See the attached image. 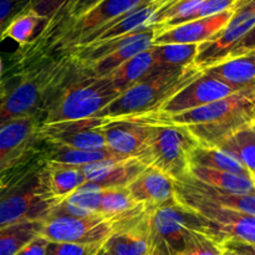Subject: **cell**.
<instances>
[{
  "mask_svg": "<svg viewBox=\"0 0 255 255\" xmlns=\"http://www.w3.org/2000/svg\"><path fill=\"white\" fill-rule=\"evenodd\" d=\"M60 202L52 193L46 162L36 144L26 158L2 173L0 227L22 222H45Z\"/></svg>",
  "mask_w": 255,
  "mask_h": 255,
  "instance_id": "1",
  "label": "cell"
},
{
  "mask_svg": "<svg viewBox=\"0 0 255 255\" xmlns=\"http://www.w3.org/2000/svg\"><path fill=\"white\" fill-rule=\"evenodd\" d=\"M162 116L171 124L187 127L199 144L216 147L234 132L255 122V87L198 109Z\"/></svg>",
  "mask_w": 255,
  "mask_h": 255,
  "instance_id": "2",
  "label": "cell"
},
{
  "mask_svg": "<svg viewBox=\"0 0 255 255\" xmlns=\"http://www.w3.org/2000/svg\"><path fill=\"white\" fill-rule=\"evenodd\" d=\"M67 74L69 65L56 62L5 79L7 89L0 101V126L22 117L40 120L65 87Z\"/></svg>",
  "mask_w": 255,
  "mask_h": 255,
  "instance_id": "3",
  "label": "cell"
},
{
  "mask_svg": "<svg viewBox=\"0 0 255 255\" xmlns=\"http://www.w3.org/2000/svg\"><path fill=\"white\" fill-rule=\"evenodd\" d=\"M201 74V70L193 65L179 69H157L148 77L122 92L96 117L112 120L158 112L172 96Z\"/></svg>",
  "mask_w": 255,
  "mask_h": 255,
  "instance_id": "4",
  "label": "cell"
},
{
  "mask_svg": "<svg viewBox=\"0 0 255 255\" xmlns=\"http://www.w3.org/2000/svg\"><path fill=\"white\" fill-rule=\"evenodd\" d=\"M151 133L144 163L168 174L174 181L189 174L191 154L199 144L187 127L167 121L158 112L148 114Z\"/></svg>",
  "mask_w": 255,
  "mask_h": 255,
  "instance_id": "5",
  "label": "cell"
},
{
  "mask_svg": "<svg viewBox=\"0 0 255 255\" xmlns=\"http://www.w3.org/2000/svg\"><path fill=\"white\" fill-rule=\"evenodd\" d=\"M120 95L107 77L81 76V80L70 82L62 89L40 125L96 117Z\"/></svg>",
  "mask_w": 255,
  "mask_h": 255,
  "instance_id": "6",
  "label": "cell"
},
{
  "mask_svg": "<svg viewBox=\"0 0 255 255\" xmlns=\"http://www.w3.org/2000/svg\"><path fill=\"white\" fill-rule=\"evenodd\" d=\"M147 226L151 246L164 255H179L197 233H206L198 214L177 199L148 211Z\"/></svg>",
  "mask_w": 255,
  "mask_h": 255,
  "instance_id": "7",
  "label": "cell"
},
{
  "mask_svg": "<svg viewBox=\"0 0 255 255\" xmlns=\"http://www.w3.org/2000/svg\"><path fill=\"white\" fill-rule=\"evenodd\" d=\"M176 199L198 214L206 233L221 246L228 241L255 244V216L222 208L177 191Z\"/></svg>",
  "mask_w": 255,
  "mask_h": 255,
  "instance_id": "8",
  "label": "cell"
},
{
  "mask_svg": "<svg viewBox=\"0 0 255 255\" xmlns=\"http://www.w3.org/2000/svg\"><path fill=\"white\" fill-rule=\"evenodd\" d=\"M116 232L112 221L101 214L87 217L51 216L44 222L40 236L52 243L105 244Z\"/></svg>",
  "mask_w": 255,
  "mask_h": 255,
  "instance_id": "9",
  "label": "cell"
},
{
  "mask_svg": "<svg viewBox=\"0 0 255 255\" xmlns=\"http://www.w3.org/2000/svg\"><path fill=\"white\" fill-rule=\"evenodd\" d=\"M105 122L106 119L91 117L41 124L37 128V139L75 149H101L107 147L102 133Z\"/></svg>",
  "mask_w": 255,
  "mask_h": 255,
  "instance_id": "10",
  "label": "cell"
},
{
  "mask_svg": "<svg viewBox=\"0 0 255 255\" xmlns=\"http://www.w3.org/2000/svg\"><path fill=\"white\" fill-rule=\"evenodd\" d=\"M102 133L107 148L115 153L137 157L143 161L151 133L148 114L121 119H106L102 126Z\"/></svg>",
  "mask_w": 255,
  "mask_h": 255,
  "instance_id": "11",
  "label": "cell"
},
{
  "mask_svg": "<svg viewBox=\"0 0 255 255\" xmlns=\"http://www.w3.org/2000/svg\"><path fill=\"white\" fill-rule=\"evenodd\" d=\"M146 1L148 0H104L89 12L65 26L52 39L72 49L92 32L124 16Z\"/></svg>",
  "mask_w": 255,
  "mask_h": 255,
  "instance_id": "12",
  "label": "cell"
},
{
  "mask_svg": "<svg viewBox=\"0 0 255 255\" xmlns=\"http://www.w3.org/2000/svg\"><path fill=\"white\" fill-rule=\"evenodd\" d=\"M255 25V10H234L228 24L213 37L198 45L193 66L203 71L228 57L242 37Z\"/></svg>",
  "mask_w": 255,
  "mask_h": 255,
  "instance_id": "13",
  "label": "cell"
},
{
  "mask_svg": "<svg viewBox=\"0 0 255 255\" xmlns=\"http://www.w3.org/2000/svg\"><path fill=\"white\" fill-rule=\"evenodd\" d=\"M37 117L11 120L0 126V173L26 158L37 142Z\"/></svg>",
  "mask_w": 255,
  "mask_h": 255,
  "instance_id": "14",
  "label": "cell"
},
{
  "mask_svg": "<svg viewBox=\"0 0 255 255\" xmlns=\"http://www.w3.org/2000/svg\"><path fill=\"white\" fill-rule=\"evenodd\" d=\"M238 92L229 85L219 81L216 77H212L202 72L197 79L189 82L186 87L172 96L163 106L159 109L158 114L176 115L189 110L208 105L211 102L228 97Z\"/></svg>",
  "mask_w": 255,
  "mask_h": 255,
  "instance_id": "15",
  "label": "cell"
},
{
  "mask_svg": "<svg viewBox=\"0 0 255 255\" xmlns=\"http://www.w3.org/2000/svg\"><path fill=\"white\" fill-rule=\"evenodd\" d=\"M174 1L176 0H148V1L137 6L136 9L127 12L124 16L119 17L115 21L110 22V24L102 26L101 29L92 32L91 35L82 39L74 47L86 46V45L107 41V40L116 39V37L124 36V35L131 34V32L137 31V30L151 26L154 16L158 12H161L164 7H167Z\"/></svg>",
  "mask_w": 255,
  "mask_h": 255,
  "instance_id": "16",
  "label": "cell"
},
{
  "mask_svg": "<svg viewBox=\"0 0 255 255\" xmlns=\"http://www.w3.org/2000/svg\"><path fill=\"white\" fill-rule=\"evenodd\" d=\"M147 167L141 158L128 157L86 164L81 169L86 182L101 188H127Z\"/></svg>",
  "mask_w": 255,
  "mask_h": 255,
  "instance_id": "17",
  "label": "cell"
},
{
  "mask_svg": "<svg viewBox=\"0 0 255 255\" xmlns=\"http://www.w3.org/2000/svg\"><path fill=\"white\" fill-rule=\"evenodd\" d=\"M137 204L148 211L176 199V181L153 166H148L128 187Z\"/></svg>",
  "mask_w": 255,
  "mask_h": 255,
  "instance_id": "18",
  "label": "cell"
},
{
  "mask_svg": "<svg viewBox=\"0 0 255 255\" xmlns=\"http://www.w3.org/2000/svg\"><path fill=\"white\" fill-rule=\"evenodd\" d=\"M233 15L234 9H231L214 16L192 20L162 31H157L152 45L202 44L221 31Z\"/></svg>",
  "mask_w": 255,
  "mask_h": 255,
  "instance_id": "19",
  "label": "cell"
},
{
  "mask_svg": "<svg viewBox=\"0 0 255 255\" xmlns=\"http://www.w3.org/2000/svg\"><path fill=\"white\" fill-rule=\"evenodd\" d=\"M176 191L188 194L194 198L209 202L222 208L232 209L241 213L255 216V192L254 193H232L221 191L207 184L201 183L191 176L176 181Z\"/></svg>",
  "mask_w": 255,
  "mask_h": 255,
  "instance_id": "20",
  "label": "cell"
},
{
  "mask_svg": "<svg viewBox=\"0 0 255 255\" xmlns=\"http://www.w3.org/2000/svg\"><path fill=\"white\" fill-rule=\"evenodd\" d=\"M157 34V27L154 25L147 26L144 29L134 31L132 39L127 42L121 49L112 51L105 56L100 57L99 60L92 64L86 65L84 67H79L81 71V76L90 77H105L116 70L120 65L126 62L127 60L132 59L137 54L146 51L153 44L154 36Z\"/></svg>",
  "mask_w": 255,
  "mask_h": 255,
  "instance_id": "21",
  "label": "cell"
},
{
  "mask_svg": "<svg viewBox=\"0 0 255 255\" xmlns=\"http://www.w3.org/2000/svg\"><path fill=\"white\" fill-rule=\"evenodd\" d=\"M202 72L216 77L237 91L252 89L255 87V51L224 59Z\"/></svg>",
  "mask_w": 255,
  "mask_h": 255,
  "instance_id": "22",
  "label": "cell"
},
{
  "mask_svg": "<svg viewBox=\"0 0 255 255\" xmlns=\"http://www.w3.org/2000/svg\"><path fill=\"white\" fill-rule=\"evenodd\" d=\"M37 148L44 161L76 167H82L86 164L96 163V162L110 161V159L128 158L122 154L115 153L107 147L101 149H75L39 141Z\"/></svg>",
  "mask_w": 255,
  "mask_h": 255,
  "instance_id": "23",
  "label": "cell"
},
{
  "mask_svg": "<svg viewBox=\"0 0 255 255\" xmlns=\"http://www.w3.org/2000/svg\"><path fill=\"white\" fill-rule=\"evenodd\" d=\"M104 247L111 255L148 254L151 249V239L147 226V216L129 228L115 232Z\"/></svg>",
  "mask_w": 255,
  "mask_h": 255,
  "instance_id": "24",
  "label": "cell"
},
{
  "mask_svg": "<svg viewBox=\"0 0 255 255\" xmlns=\"http://www.w3.org/2000/svg\"><path fill=\"white\" fill-rule=\"evenodd\" d=\"M104 188L97 184L86 182L79 189L60 202L55 207L51 216L87 217L99 214ZM50 216V217H51Z\"/></svg>",
  "mask_w": 255,
  "mask_h": 255,
  "instance_id": "25",
  "label": "cell"
},
{
  "mask_svg": "<svg viewBox=\"0 0 255 255\" xmlns=\"http://www.w3.org/2000/svg\"><path fill=\"white\" fill-rule=\"evenodd\" d=\"M156 70L157 67H154L153 55L149 47L146 51L139 52L132 59L127 60L105 77H107L112 82V85L119 90L120 94H122L127 89L136 85L137 82L142 81L153 74Z\"/></svg>",
  "mask_w": 255,
  "mask_h": 255,
  "instance_id": "26",
  "label": "cell"
},
{
  "mask_svg": "<svg viewBox=\"0 0 255 255\" xmlns=\"http://www.w3.org/2000/svg\"><path fill=\"white\" fill-rule=\"evenodd\" d=\"M188 176L197 179L201 183L221 189V191L232 192V193H254L255 192L254 179L238 176V174L231 173V172L191 166Z\"/></svg>",
  "mask_w": 255,
  "mask_h": 255,
  "instance_id": "27",
  "label": "cell"
},
{
  "mask_svg": "<svg viewBox=\"0 0 255 255\" xmlns=\"http://www.w3.org/2000/svg\"><path fill=\"white\" fill-rule=\"evenodd\" d=\"M191 166L231 172L253 179L251 172L233 156L218 147L198 144L191 154Z\"/></svg>",
  "mask_w": 255,
  "mask_h": 255,
  "instance_id": "28",
  "label": "cell"
},
{
  "mask_svg": "<svg viewBox=\"0 0 255 255\" xmlns=\"http://www.w3.org/2000/svg\"><path fill=\"white\" fill-rule=\"evenodd\" d=\"M216 147L233 154L249 172L255 181V127L248 125L227 137Z\"/></svg>",
  "mask_w": 255,
  "mask_h": 255,
  "instance_id": "29",
  "label": "cell"
},
{
  "mask_svg": "<svg viewBox=\"0 0 255 255\" xmlns=\"http://www.w3.org/2000/svg\"><path fill=\"white\" fill-rule=\"evenodd\" d=\"M46 166L51 191L60 201H64L82 184L86 183L81 167L51 163V162H46Z\"/></svg>",
  "mask_w": 255,
  "mask_h": 255,
  "instance_id": "30",
  "label": "cell"
},
{
  "mask_svg": "<svg viewBox=\"0 0 255 255\" xmlns=\"http://www.w3.org/2000/svg\"><path fill=\"white\" fill-rule=\"evenodd\" d=\"M44 222H22L0 227V255H15L41 233Z\"/></svg>",
  "mask_w": 255,
  "mask_h": 255,
  "instance_id": "31",
  "label": "cell"
},
{
  "mask_svg": "<svg viewBox=\"0 0 255 255\" xmlns=\"http://www.w3.org/2000/svg\"><path fill=\"white\" fill-rule=\"evenodd\" d=\"M199 44H164L152 45L154 67L179 69L193 65Z\"/></svg>",
  "mask_w": 255,
  "mask_h": 255,
  "instance_id": "32",
  "label": "cell"
},
{
  "mask_svg": "<svg viewBox=\"0 0 255 255\" xmlns=\"http://www.w3.org/2000/svg\"><path fill=\"white\" fill-rule=\"evenodd\" d=\"M101 1H104V0H69L62 6V9L45 24L41 34L35 37V39H52L65 26H67L72 21L79 19L80 16L89 12L90 10L94 9Z\"/></svg>",
  "mask_w": 255,
  "mask_h": 255,
  "instance_id": "33",
  "label": "cell"
},
{
  "mask_svg": "<svg viewBox=\"0 0 255 255\" xmlns=\"http://www.w3.org/2000/svg\"><path fill=\"white\" fill-rule=\"evenodd\" d=\"M45 24H46V20L44 17L26 9L10 22L9 26L2 32L1 41L4 39H11L21 47L29 46L32 42V39H35L37 29L40 26L44 29Z\"/></svg>",
  "mask_w": 255,
  "mask_h": 255,
  "instance_id": "34",
  "label": "cell"
},
{
  "mask_svg": "<svg viewBox=\"0 0 255 255\" xmlns=\"http://www.w3.org/2000/svg\"><path fill=\"white\" fill-rule=\"evenodd\" d=\"M179 255H224V248L206 233L199 232Z\"/></svg>",
  "mask_w": 255,
  "mask_h": 255,
  "instance_id": "35",
  "label": "cell"
},
{
  "mask_svg": "<svg viewBox=\"0 0 255 255\" xmlns=\"http://www.w3.org/2000/svg\"><path fill=\"white\" fill-rule=\"evenodd\" d=\"M105 244L52 243L49 242L46 255H97Z\"/></svg>",
  "mask_w": 255,
  "mask_h": 255,
  "instance_id": "36",
  "label": "cell"
},
{
  "mask_svg": "<svg viewBox=\"0 0 255 255\" xmlns=\"http://www.w3.org/2000/svg\"><path fill=\"white\" fill-rule=\"evenodd\" d=\"M31 0H0V41L10 22L29 7Z\"/></svg>",
  "mask_w": 255,
  "mask_h": 255,
  "instance_id": "37",
  "label": "cell"
},
{
  "mask_svg": "<svg viewBox=\"0 0 255 255\" xmlns=\"http://www.w3.org/2000/svg\"><path fill=\"white\" fill-rule=\"evenodd\" d=\"M237 1L238 0H204L201 6L189 16L188 21L214 16V15H218L221 12L227 11V10L234 9Z\"/></svg>",
  "mask_w": 255,
  "mask_h": 255,
  "instance_id": "38",
  "label": "cell"
},
{
  "mask_svg": "<svg viewBox=\"0 0 255 255\" xmlns=\"http://www.w3.org/2000/svg\"><path fill=\"white\" fill-rule=\"evenodd\" d=\"M67 1L69 0H31L27 9L44 17L47 22L62 9Z\"/></svg>",
  "mask_w": 255,
  "mask_h": 255,
  "instance_id": "39",
  "label": "cell"
},
{
  "mask_svg": "<svg viewBox=\"0 0 255 255\" xmlns=\"http://www.w3.org/2000/svg\"><path fill=\"white\" fill-rule=\"evenodd\" d=\"M255 51V25L242 37L241 41L234 46V49L232 50L231 54L228 55V57H236L241 56V55L247 54V52ZM227 57V59H228Z\"/></svg>",
  "mask_w": 255,
  "mask_h": 255,
  "instance_id": "40",
  "label": "cell"
},
{
  "mask_svg": "<svg viewBox=\"0 0 255 255\" xmlns=\"http://www.w3.org/2000/svg\"><path fill=\"white\" fill-rule=\"evenodd\" d=\"M49 241L39 236L20 249L15 255H46Z\"/></svg>",
  "mask_w": 255,
  "mask_h": 255,
  "instance_id": "41",
  "label": "cell"
},
{
  "mask_svg": "<svg viewBox=\"0 0 255 255\" xmlns=\"http://www.w3.org/2000/svg\"><path fill=\"white\" fill-rule=\"evenodd\" d=\"M224 249L236 252L241 255H255V244L243 243V242L237 241H228L222 244Z\"/></svg>",
  "mask_w": 255,
  "mask_h": 255,
  "instance_id": "42",
  "label": "cell"
},
{
  "mask_svg": "<svg viewBox=\"0 0 255 255\" xmlns=\"http://www.w3.org/2000/svg\"><path fill=\"white\" fill-rule=\"evenodd\" d=\"M234 10H255V0H238Z\"/></svg>",
  "mask_w": 255,
  "mask_h": 255,
  "instance_id": "43",
  "label": "cell"
},
{
  "mask_svg": "<svg viewBox=\"0 0 255 255\" xmlns=\"http://www.w3.org/2000/svg\"><path fill=\"white\" fill-rule=\"evenodd\" d=\"M6 89H7L6 80H0V101H1V99L4 97L5 92H6Z\"/></svg>",
  "mask_w": 255,
  "mask_h": 255,
  "instance_id": "44",
  "label": "cell"
},
{
  "mask_svg": "<svg viewBox=\"0 0 255 255\" xmlns=\"http://www.w3.org/2000/svg\"><path fill=\"white\" fill-rule=\"evenodd\" d=\"M147 255H164V254L162 253V252L159 251V249L154 248V247H152V246H151V249H149L148 254H147Z\"/></svg>",
  "mask_w": 255,
  "mask_h": 255,
  "instance_id": "45",
  "label": "cell"
},
{
  "mask_svg": "<svg viewBox=\"0 0 255 255\" xmlns=\"http://www.w3.org/2000/svg\"><path fill=\"white\" fill-rule=\"evenodd\" d=\"M97 255H111V254H110L109 252H107L106 249H105V247H102V248H101V251L99 252V254H97Z\"/></svg>",
  "mask_w": 255,
  "mask_h": 255,
  "instance_id": "46",
  "label": "cell"
},
{
  "mask_svg": "<svg viewBox=\"0 0 255 255\" xmlns=\"http://www.w3.org/2000/svg\"><path fill=\"white\" fill-rule=\"evenodd\" d=\"M224 255H241V254L236 253V252L228 251V249H224Z\"/></svg>",
  "mask_w": 255,
  "mask_h": 255,
  "instance_id": "47",
  "label": "cell"
},
{
  "mask_svg": "<svg viewBox=\"0 0 255 255\" xmlns=\"http://www.w3.org/2000/svg\"><path fill=\"white\" fill-rule=\"evenodd\" d=\"M1 70H2V67H1V59H0V80H1Z\"/></svg>",
  "mask_w": 255,
  "mask_h": 255,
  "instance_id": "48",
  "label": "cell"
},
{
  "mask_svg": "<svg viewBox=\"0 0 255 255\" xmlns=\"http://www.w3.org/2000/svg\"><path fill=\"white\" fill-rule=\"evenodd\" d=\"M2 173H4V172H1V173H0V179H1V177H2Z\"/></svg>",
  "mask_w": 255,
  "mask_h": 255,
  "instance_id": "49",
  "label": "cell"
},
{
  "mask_svg": "<svg viewBox=\"0 0 255 255\" xmlns=\"http://www.w3.org/2000/svg\"><path fill=\"white\" fill-rule=\"evenodd\" d=\"M254 127H255V122H254Z\"/></svg>",
  "mask_w": 255,
  "mask_h": 255,
  "instance_id": "50",
  "label": "cell"
}]
</instances>
